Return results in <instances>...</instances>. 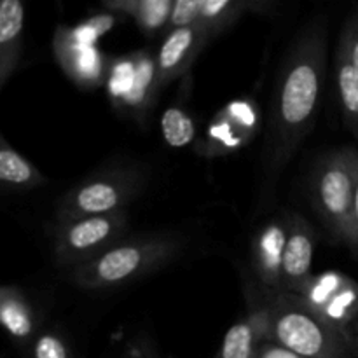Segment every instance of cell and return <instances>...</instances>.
Segmentation results:
<instances>
[{
  "instance_id": "cell-1",
  "label": "cell",
  "mask_w": 358,
  "mask_h": 358,
  "mask_svg": "<svg viewBox=\"0 0 358 358\" xmlns=\"http://www.w3.org/2000/svg\"><path fill=\"white\" fill-rule=\"evenodd\" d=\"M327 62V30L322 20L308 24L290 48L276 84L271 114L269 170L280 175L310 135L320 105Z\"/></svg>"
},
{
  "instance_id": "cell-2",
  "label": "cell",
  "mask_w": 358,
  "mask_h": 358,
  "mask_svg": "<svg viewBox=\"0 0 358 358\" xmlns=\"http://www.w3.org/2000/svg\"><path fill=\"white\" fill-rule=\"evenodd\" d=\"M182 238L154 233L122 240L87 264L72 269L70 280L84 290H101L138 280L163 268L182 250Z\"/></svg>"
},
{
  "instance_id": "cell-3",
  "label": "cell",
  "mask_w": 358,
  "mask_h": 358,
  "mask_svg": "<svg viewBox=\"0 0 358 358\" xmlns=\"http://www.w3.org/2000/svg\"><path fill=\"white\" fill-rule=\"evenodd\" d=\"M268 310V341L306 358H353L345 336L315 317L296 296L275 292Z\"/></svg>"
},
{
  "instance_id": "cell-4",
  "label": "cell",
  "mask_w": 358,
  "mask_h": 358,
  "mask_svg": "<svg viewBox=\"0 0 358 358\" xmlns=\"http://www.w3.org/2000/svg\"><path fill=\"white\" fill-rule=\"evenodd\" d=\"M145 185V175L135 166H115L84 178L70 189L56 210V222L91 215L121 213Z\"/></svg>"
},
{
  "instance_id": "cell-5",
  "label": "cell",
  "mask_w": 358,
  "mask_h": 358,
  "mask_svg": "<svg viewBox=\"0 0 358 358\" xmlns=\"http://www.w3.org/2000/svg\"><path fill=\"white\" fill-rule=\"evenodd\" d=\"M353 149L334 150L317 164L311 178V191L317 212L338 241L357 247L353 224Z\"/></svg>"
},
{
  "instance_id": "cell-6",
  "label": "cell",
  "mask_w": 358,
  "mask_h": 358,
  "mask_svg": "<svg viewBox=\"0 0 358 358\" xmlns=\"http://www.w3.org/2000/svg\"><path fill=\"white\" fill-rule=\"evenodd\" d=\"M128 213L91 215L56 222L52 234V261L58 268H79L100 257L122 241L128 231Z\"/></svg>"
},
{
  "instance_id": "cell-7",
  "label": "cell",
  "mask_w": 358,
  "mask_h": 358,
  "mask_svg": "<svg viewBox=\"0 0 358 358\" xmlns=\"http://www.w3.org/2000/svg\"><path fill=\"white\" fill-rule=\"evenodd\" d=\"M259 121V108L254 100L243 98L231 101L212 119L196 150L206 157L236 152L254 138Z\"/></svg>"
},
{
  "instance_id": "cell-8",
  "label": "cell",
  "mask_w": 358,
  "mask_h": 358,
  "mask_svg": "<svg viewBox=\"0 0 358 358\" xmlns=\"http://www.w3.org/2000/svg\"><path fill=\"white\" fill-rule=\"evenodd\" d=\"M212 37L199 24L168 30L156 55V72L159 90L184 77Z\"/></svg>"
},
{
  "instance_id": "cell-9",
  "label": "cell",
  "mask_w": 358,
  "mask_h": 358,
  "mask_svg": "<svg viewBox=\"0 0 358 358\" xmlns=\"http://www.w3.org/2000/svg\"><path fill=\"white\" fill-rule=\"evenodd\" d=\"M317 233L313 226L299 213L289 215V234L282 266V289L280 292L297 294L311 278Z\"/></svg>"
},
{
  "instance_id": "cell-10",
  "label": "cell",
  "mask_w": 358,
  "mask_h": 358,
  "mask_svg": "<svg viewBox=\"0 0 358 358\" xmlns=\"http://www.w3.org/2000/svg\"><path fill=\"white\" fill-rule=\"evenodd\" d=\"M289 234V217L268 220L252 240V266L259 282L268 289L280 292L282 266Z\"/></svg>"
},
{
  "instance_id": "cell-11",
  "label": "cell",
  "mask_w": 358,
  "mask_h": 358,
  "mask_svg": "<svg viewBox=\"0 0 358 358\" xmlns=\"http://www.w3.org/2000/svg\"><path fill=\"white\" fill-rule=\"evenodd\" d=\"M52 55L66 77L80 90L105 86L110 59L98 45H72L52 35Z\"/></svg>"
},
{
  "instance_id": "cell-12",
  "label": "cell",
  "mask_w": 358,
  "mask_h": 358,
  "mask_svg": "<svg viewBox=\"0 0 358 358\" xmlns=\"http://www.w3.org/2000/svg\"><path fill=\"white\" fill-rule=\"evenodd\" d=\"M0 329L23 348L41 332L35 306L20 287L0 285Z\"/></svg>"
},
{
  "instance_id": "cell-13",
  "label": "cell",
  "mask_w": 358,
  "mask_h": 358,
  "mask_svg": "<svg viewBox=\"0 0 358 358\" xmlns=\"http://www.w3.org/2000/svg\"><path fill=\"white\" fill-rule=\"evenodd\" d=\"M24 16V6L20 0H0V91L20 65Z\"/></svg>"
},
{
  "instance_id": "cell-14",
  "label": "cell",
  "mask_w": 358,
  "mask_h": 358,
  "mask_svg": "<svg viewBox=\"0 0 358 358\" xmlns=\"http://www.w3.org/2000/svg\"><path fill=\"white\" fill-rule=\"evenodd\" d=\"M268 341V310L266 306L250 313L233 325L224 336L217 358H255L262 343Z\"/></svg>"
},
{
  "instance_id": "cell-15",
  "label": "cell",
  "mask_w": 358,
  "mask_h": 358,
  "mask_svg": "<svg viewBox=\"0 0 358 358\" xmlns=\"http://www.w3.org/2000/svg\"><path fill=\"white\" fill-rule=\"evenodd\" d=\"M275 3L269 0H199V27L212 38L229 30L245 14H266Z\"/></svg>"
},
{
  "instance_id": "cell-16",
  "label": "cell",
  "mask_w": 358,
  "mask_h": 358,
  "mask_svg": "<svg viewBox=\"0 0 358 358\" xmlns=\"http://www.w3.org/2000/svg\"><path fill=\"white\" fill-rule=\"evenodd\" d=\"M175 0H103L105 10L115 16H128L145 35L168 28Z\"/></svg>"
},
{
  "instance_id": "cell-17",
  "label": "cell",
  "mask_w": 358,
  "mask_h": 358,
  "mask_svg": "<svg viewBox=\"0 0 358 358\" xmlns=\"http://www.w3.org/2000/svg\"><path fill=\"white\" fill-rule=\"evenodd\" d=\"M45 184L48 177L0 133V191H31Z\"/></svg>"
},
{
  "instance_id": "cell-18",
  "label": "cell",
  "mask_w": 358,
  "mask_h": 358,
  "mask_svg": "<svg viewBox=\"0 0 358 358\" xmlns=\"http://www.w3.org/2000/svg\"><path fill=\"white\" fill-rule=\"evenodd\" d=\"M336 83L346 128L358 138V73L345 49H336Z\"/></svg>"
},
{
  "instance_id": "cell-19",
  "label": "cell",
  "mask_w": 358,
  "mask_h": 358,
  "mask_svg": "<svg viewBox=\"0 0 358 358\" xmlns=\"http://www.w3.org/2000/svg\"><path fill=\"white\" fill-rule=\"evenodd\" d=\"M115 23H117V16L108 13V10H103V13L93 14L87 20L73 24V27L59 24L55 31V37L62 38L72 45L87 48V45H96V42L103 35H107L115 27Z\"/></svg>"
},
{
  "instance_id": "cell-20",
  "label": "cell",
  "mask_w": 358,
  "mask_h": 358,
  "mask_svg": "<svg viewBox=\"0 0 358 358\" xmlns=\"http://www.w3.org/2000/svg\"><path fill=\"white\" fill-rule=\"evenodd\" d=\"M161 131L171 147H184L194 140L196 126L185 108H182L180 105H173L163 114Z\"/></svg>"
},
{
  "instance_id": "cell-21",
  "label": "cell",
  "mask_w": 358,
  "mask_h": 358,
  "mask_svg": "<svg viewBox=\"0 0 358 358\" xmlns=\"http://www.w3.org/2000/svg\"><path fill=\"white\" fill-rule=\"evenodd\" d=\"M28 358H73V352L63 334L55 329H44L27 346Z\"/></svg>"
},
{
  "instance_id": "cell-22",
  "label": "cell",
  "mask_w": 358,
  "mask_h": 358,
  "mask_svg": "<svg viewBox=\"0 0 358 358\" xmlns=\"http://www.w3.org/2000/svg\"><path fill=\"white\" fill-rule=\"evenodd\" d=\"M198 20L199 0H175L168 30L192 27V24H198Z\"/></svg>"
},
{
  "instance_id": "cell-23",
  "label": "cell",
  "mask_w": 358,
  "mask_h": 358,
  "mask_svg": "<svg viewBox=\"0 0 358 358\" xmlns=\"http://www.w3.org/2000/svg\"><path fill=\"white\" fill-rule=\"evenodd\" d=\"M339 45L346 51L350 62L355 66L358 73V10L348 17V21L343 27L341 35H339Z\"/></svg>"
},
{
  "instance_id": "cell-24",
  "label": "cell",
  "mask_w": 358,
  "mask_h": 358,
  "mask_svg": "<svg viewBox=\"0 0 358 358\" xmlns=\"http://www.w3.org/2000/svg\"><path fill=\"white\" fill-rule=\"evenodd\" d=\"M255 358H306V357L297 355L296 352L283 348V346L276 345V343L266 341L259 346Z\"/></svg>"
},
{
  "instance_id": "cell-25",
  "label": "cell",
  "mask_w": 358,
  "mask_h": 358,
  "mask_svg": "<svg viewBox=\"0 0 358 358\" xmlns=\"http://www.w3.org/2000/svg\"><path fill=\"white\" fill-rule=\"evenodd\" d=\"M353 164V224H355L357 247H358V150L353 149L352 152Z\"/></svg>"
},
{
  "instance_id": "cell-26",
  "label": "cell",
  "mask_w": 358,
  "mask_h": 358,
  "mask_svg": "<svg viewBox=\"0 0 358 358\" xmlns=\"http://www.w3.org/2000/svg\"><path fill=\"white\" fill-rule=\"evenodd\" d=\"M121 358H159L154 353V350L149 345L142 341H135L126 348Z\"/></svg>"
},
{
  "instance_id": "cell-27",
  "label": "cell",
  "mask_w": 358,
  "mask_h": 358,
  "mask_svg": "<svg viewBox=\"0 0 358 358\" xmlns=\"http://www.w3.org/2000/svg\"><path fill=\"white\" fill-rule=\"evenodd\" d=\"M350 348H352L353 357L358 358V318L353 322L352 329H350Z\"/></svg>"
}]
</instances>
